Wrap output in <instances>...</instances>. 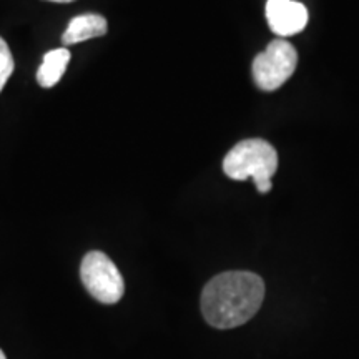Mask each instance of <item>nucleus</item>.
<instances>
[{
    "label": "nucleus",
    "mask_w": 359,
    "mask_h": 359,
    "mask_svg": "<svg viewBox=\"0 0 359 359\" xmlns=\"http://www.w3.org/2000/svg\"><path fill=\"white\" fill-rule=\"evenodd\" d=\"M278 168L275 147L262 138H248L228 151L223 160V172L236 182L253 178L259 193L271 190V178Z\"/></svg>",
    "instance_id": "f03ea898"
},
{
    "label": "nucleus",
    "mask_w": 359,
    "mask_h": 359,
    "mask_svg": "<svg viewBox=\"0 0 359 359\" xmlns=\"http://www.w3.org/2000/svg\"><path fill=\"white\" fill-rule=\"evenodd\" d=\"M109 30L105 17L98 15V13H83V15L74 17L70 20L69 27L62 35V42L64 45H74L85 42V40L102 37Z\"/></svg>",
    "instance_id": "423d86ee"
},
{
    "label": "nucleus",
    "mask_w": 359,
    "mask_h": 359,
    "mask_svg": "<svg viewBox=\"0 0 359 359\" xmlns=\"http://www.w3.org/2000/svg\"><path fill=\"white\" fill-rule=\"evenodd\" d=\"M70 62L69 48H55V50L47 52L43 55L42 65L37 72V82L43 88H52L60 82L62 75L67 70Z\"/></svg>",
    "instance_id": "0eeeda50"
},
{
    "label": "nucleus",
    "mask_w": 359,
    "mask_h": 359,
    "mask_svg": "<svg viewBox=\"0 0 359 359\" xmlns=\"http://www.w3.org/2000/svg\"><path fill=\"white\" fill-rule=\"evenodd\" d=\"M298 64L296 48L286 40L276 39L253 60V80L258 88L273 92L294 74Z\"/></svg>",
    "instance_id": "20e7f679"
},
{
    "label": "nucleus",
    "mask_w": 359,
    "mask_h": 359,
    "mask_svg": "<svg viewBox=\"0 0 359 359\" xmlns=\"http://www.w3.org/2000/svg\"><path fill=\"white\" fill-rule=\"evenodd\" d=\"M13 67H15V64H13L11 48H8L6 40L0 37V92L6 87L7 80L11 79Z\"/></svg>",
    "instance_id": "6e6552de"
},
{
    "label": "nucleus",
    "mask_w": 359,
    "mask_h": 359,
    "mask_svg": "<svg viewBox=\"0 0 359 359\" xmlns=\"http://www.w3.org/2000/svg\"><path fill=\"white\" fill-rule=\"evenodd\" d=\"M50 2H58V4H70V2H74V0H50Z\"/></svg>",
    "instance_id": "1a4fd4ad"
},
{
    "label": "nucleus",
    "mask_w": 359,
    "mask_h": 359,
    "mask_svg": "<svg viewBox=\"0 0 359 359\" xmlns=\"http://www.w3.org/2000/svg\"><path fill=\"white\" fill-rule=\"evenodd\" d=\"M264 299V283L250 271H226L212 278L201 293V313L208 325L231 330L250 321Z\"/></svg>",
    "instance_id": "f257e3e1"
},
{
    "label": "nucleus",
    "mask_w": 359,
    "mask_h": 359,
    "mask_svg": "<svg viewBox=\"0 0 359 359\" xmlns=\"http://www.w3.org/2000/svg\"><path fill=\"white\" fill-rule=\"evenodd\" d=\"M80 278L90 296L103 304H115L122 299L125 283L115 263L102 251H90L82 259Z\"/></svg>",
    "instance_id": "7ed1b4c3"
},
{
    "label": "nucleus",
    "mask_w": 359,
    "mask_h": 359,
    "mask_svg": "<svg viewBox=\"0 0 359 359\" xmlns=\"http://www.w3.org/2000/svg\"><path fill=\"white\" fill-rule=\"evenodd\" d=\"M0 359H7V358H6V354H4L2 349H0Z\"/></svg>",
    "instance_id": "9d476101"
},
{
    "label": "nucleus",
    "mask_w": 359,
    "mask_h": 359,
    "mask_svg": "<svg viewBox=\"0 0 359 359\" xmlns=\"http://www.w3.org/2000/svg\"><path fill=\"white\" fill-rule=\"evenodd\" d=\"M264 13L269 29L280 37L299 34L308 25V8L296 0H268Z\"/></svg>",
    "instance_id": "39448f33"
}]
</instances>
